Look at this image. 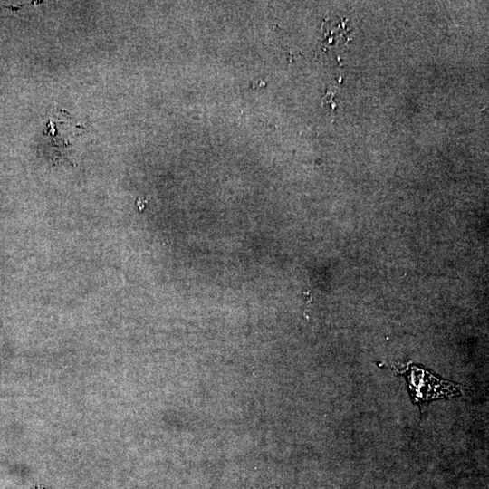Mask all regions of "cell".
Returning <instances> with one entry per match:
<instances>
[{
	"instance_id": "cell-1",
	"label": "cell",
	"mask_w": 489,
	"mask_h": 489,
	"mask_svg": "<svg viewBox=\"0 0 489 489\" xmlns=\"http://www.w3.org/2000/svg\"><path fill=\"white\" fill-rule=\"evenodd\" d=\"M407 380V388L415 404L461 395L459 385L431 373L425 368L410 365L397 370Z\"/></svg>"
},
{
	"instance_id": "cell-2",
	"label": "cell",
	"mask_w": 489,
	"mask_h": 489,
	"mask_svg": "<svg viewBox=\"0 0 489 489\" xmlns=\"http://www.w3.org/2000/svg\"><path fill=\"white\" fill-rule=\"evenodd\" d=\"M269 489H274V488H269Z\"/></svg>"
}]
</instances>
